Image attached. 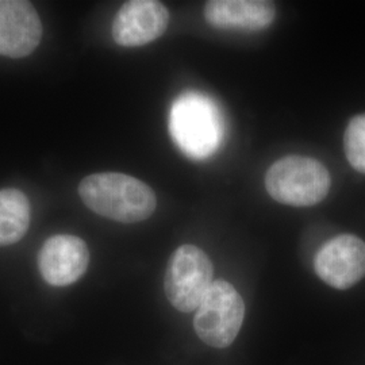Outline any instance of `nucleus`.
Segmentation results:
<instances>
[{
	"label": "nucleus",
	"mask_w": 365,
	"mask_h": 365,
	"mask_svg": "<svg viewBox=\"0 0 365 365\" xmlns=\"http://www.w3.org/2000/svg\"><path fill=\"white\" fill-rule=\"evenodd\" d=\"M344 149L349 164L365 175V114L349 120L344 135Z\"/></svg>",
	"instance_id": "f8f14e48"
},
{
	"label": "nucleus",
	"mask_w": 365,
	"mask_h": 365,
	"mask_svg": "<svg viewBox=\"0 0 365 365\" xmlns=\"http://www.w3.org/2000/svg\"><path fill=\"white\" fill-rule=\"evenodd\" d=\"M41 38V19L31 3L0 0V56L26 57L34 52Z\"/></svg>",
	"instance_id": "1a4fd4ad"
},
{
	"label": "nucleus",
	"mask_w": 365,
	"mask_h": 365,
	"mask_svg": "<svg viewBox=\"0 0 365 365\" xmlns=\"http://www.w3.org/2000/svg\"><path fill=\"white\" fill-rule=\"evenodd\" d=\"M212 276L214 265L209 256L195 245H182L172 253L167 265L165 295L176 310L191 313L209 291Z\"/></svg>",
	"instance_id": "39448f33"
},
{
	"label": "nucleus",
	"mask_w": 365,
	"mask_h": 365,
	"mask_svg": "<svg viewBox=\"0 0 365 365\" xmlns=\"http://www.w3.org/2000/svg\"><path fill=\"white\" fill-rule=\"evenodd\" d=\"M318 277L337 289H348L365 276V242L353 235L331 238L314 259Z\"/></svg>",
	"instance_id": "423d86ee"
},
{
	"label": "nucleus",
	"mask_w": 365,
	"mask_h": 365,
	"mask_svg": "<svg viewBox=\"0 0 365 365\" xmlns=\"http://www.w3.org/2000/svg\"><path fill=\"white\" fill-rule=\"evenodd\" d=\"M78 195L93 212L123 223L148 220L156 210V194L144 182L123 173L103 172L83 179Z\"/></svg>",
	"instance_id": "f257e3e1"
},
{
	"label": "nucleus",
	"mask_w": 365,
	"mask_h": 365,
	"mask_svg": "<svg viewBox=\"0 0 365 365\" xmlns=\"http://www.w3.org/2000/svg\"><path fill=\"white\" fill-rule=\"evenodd\" d=\"M30 203L15 188L0 190V247L14 245L26 235L30 226Z\"/></svg>",
	"instance_id": "9b49d317"
},
{
	"label": "nucleus",
	"mask_w": 365,
	"mask_h": 365,
	"mask_svg": "<svg viewBox=\"0 0 365 365\" xmlns=\"http://www.w3.org/2000/svg\"><path fill=\"white\" fill-rule=\"evenodd\" d=\"M245 317V303L233 284L215 280L196 309L197 337L211 348L223 349L237 339Z\"/></svg>",
	"instance_id": "20e7f679"
},
{
	"label": "nucleus",
	"mask_w": 365,
	"mask_h": 365,
	"mask_svg": "<svg viewBox=\"0 0 365 365\" xmlns=\"http://www.w3.org/2000/svg\"><path fill=\"white\" fill-rule=\"evenodd\" d=\"M330 185L327 167L312 157H283L265 175V188L271 197L292 207L321 203L329 194Z\"/></svg>",
	"instance_id": "f03ea898"
},
{
	"label": "nucleus",
	"mask_w": 365,
	"mask_h": 365,
	"mask_svg": "<svg viewBox=\"0 0 365 365\" xmlns=\"http://www.w3.org/2000/svg\"><path fill=\"white\" fill-rule=\"evenodd\" d=\"M170 129L173 141L185 155L205 158L220 146L223 126L217 107L209 99L185 93L172 107Z\"/></svg>",
	"instance_id": "7ed1b4c3"
},
{
	"label": "nucleus",
	"mask_w": 365,
	"mask_h": 365,
	"mask_svg": "<svg viewBox=\"0 0 365 365\" xmlns=\"http://www.w3.org/2000/svg\"><path fill=\"white\" fill-rule=\"evenodd\" d=\"M88 262V248L76 235H53L38 253L39 274L54 287H66L78 282L86 274Z\"/></svg>",
	"instance_id": "6e6552de"
},
{
	"label": "nucleus",
	"mask_w": 365,
	"mask_h": 365,
	"mask_svg": "<svg viewBox=\"0 0 365 365\" xmlns=\"http://www.w3.org/2000/svg\"><path fill=\"white\" fill-rule=\"evenodd\" d=\"M276 7L265 0H211L205 6V18L222 30L259 31L274 21Z\"/></svg>",
	"instance_id": "9d476101"
},
{
	"label": "nucleus",
	"mask_w": 365,
	"mask_h": 365,
	"mask_svg": "<svg viewBox=\"0 0 365 365\" xmlns=\"http://www.w3.org/2000/svg\"><path fill=\"white\" fill-rule=\"evenodd\" d=\"M170 24L168 9L156 0L126 1L113 22V38L125 48L144 46L160 38Z\"/></svg>",
	"instance_id": "0eeeda50"
}]
</instances>
